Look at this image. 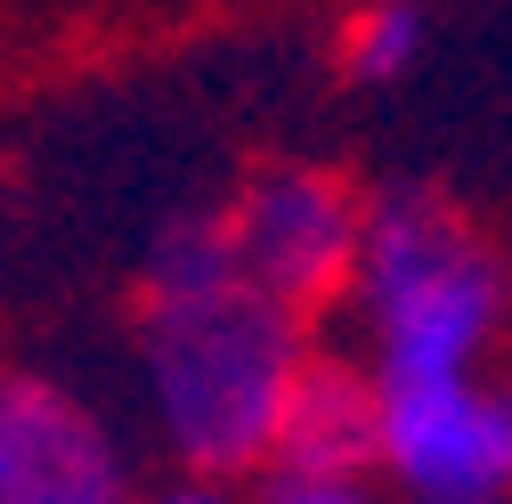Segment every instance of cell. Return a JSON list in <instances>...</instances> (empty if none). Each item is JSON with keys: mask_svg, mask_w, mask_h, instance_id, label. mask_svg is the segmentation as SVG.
Returning a JSON list of instances; mask_svg holds the SVG:
<instances>
[{"mask_svg": "<svg viewBox=\"0 0 512 504\" xmlns=\"http://www.w3.org/2000/svg\"><path fill=\"white\" fill-rule=\"evenodd\" d=\"M131 350H139L147 431L171 456V472L261 480L285 391L317 342L309 318H293L285 301L236 277L220 212H187L147 244Z\"/></svg>", "mask_w": 512, "mask_h": 504, "instance_id": "6da1fadb", "label": "cell"}, {"mask_svg": "<svg viewBox=\"0 0 512 504\" xmlns=\"http://www.w3.org/2000/svg\"><path fill=\"white\" fill-rule=\"evenodd\" d=\"M366 366L382 383L415 374H488L512 326V269L439 187L391 179L366 196L350 293Z\"/></svg>", "mask_w": 512, "mask_h": 504, "instance_id": "7a4b0ae2", "label": "cell"}, {"mask_svg": "<svg viewBox=\"0 0 512 504\" xmlns=\"http://www.w3.org/2000/svg\"><path fill=\"white\" fill-rule=\"evenodd\" d=\"M358 228H366V187H350L334 163H261L220 204L236 277L285 301L293 318H317L350 293Z\"/></svg>", "mask_w": 512, "mask_h": 504, "instance_id": "3957f363", "label": "cell"}, {"mask_svg": "<svg viewBox=\"0 0 512 504\" xmlns=\"http://www.w3.org/2000/svg\"><path fill=\"white\" fill-rule=\"evenodd\" d=\"M382 383V374H374ZM374 480L399 504H464L512 496V431L488 374H415L382 383L374 415Z\"/></svg>", "mask_w": 512, "mask_h": 504, "instance_id": "277c9868", "label": "cell"}, {"mask_svg": "<svg viewBox=\"0 0 512 504\" xmlns=\"http://www.w3.org/2000/svg\"><path fill=\"white\" fill-rule=\"evenodd\" d=\"M0 504H139V464L82 391L0 366Z\"/></svg>", "mask_w": 512, "mask_h": 504, "instance_id": "5b68a950", "label": "cell"}, {"mask_svg": "<svg viewBox=\"0 0 512 504\" xmlns=\"http://www.w3.org/2000/svg\"><path fill=\"white\" fill-rule=\"evenodd\" d=\"M374 415H382V383L366 358L342 350H309L285 415H277V448L269 472H317V480H374Z\"/></svg>", "mask_w": 512, "mask_h": 504, "instance_id": "8992f818", "label": "cell"}, {"mask_svg": "<svg viewBox=\"0 0 512 504\" xmlns=\"http://www.w3.org/2000/svg\"><path fill=\"white\" fill-rule=\"evenodd\" d=\"M423 49H431V17L415 9V0H374V9H358L350 33H342V66L366 90H391V82L415 74Z\"/></svg>", "mask_w": 512, "mask_h": 504, "instance_id": "52a82bcc", "label": "cell"}, {"mask_svg": "<svg viewBox=\"0 0 512 504\" xmlns=\"http://www.w3.org/2000/svg\"><path fill=\"white\" fill-rule=\"evenodd\" d=\"M252 504H399L382 480H317V472H261Z\"/></svg>", "mask_w": 512, "mask_h": 504, "instance_id": "ba28073f", "label": "cell"}, {"mask_svg": "<svg viewBox=\"0 0 512 504\" xmlns=\"http://www.w3.org/2000/svg\"><path fill=\"white\" fill-rule=\"evenodd\" d=\"M139 504H252L244 480H204V472H163Z\"/></svg>", "mask_w": 512, "mask_h": 504, "instance_id": "9c48e42d", "label": "cell"}, {"mask_svg": "<svg viewBox=\"0 0 512 504\" xmlns=\"http://www.w3.org/2000/svg\"><path fill=\"white\" fill-rule=\"evenodd\" d=\"M496 391H504V431H512V374H504V383H496Z\"/></svg>", "mask_w": 512, "mask_h": 504, "instance_id": "30bf717a", "label": "cell"}, {"mask_svg": "<svg viewBox=\"0 0 512 504\" xmlns=\"http://www.w3.org/2000/svg\"><path fill=\"white\" fill-rule=\"evenodd\" d=\"M464 504H512V496H464Z\"/></svg>", "mask_w": 512, "mask_h": 504, "instance_id": "8fae6325", "label": "cell"}]
</instances>
